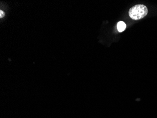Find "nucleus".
I'll use <instances>...</instances> for the list:
<instances>
[{
	"label": "nucleus",
	"instance_id": "obj_1",
	"mask_svg": "<svg viewBox=\"0 0 157 118\" xmlns=\"http://www.w3.org/2000/svg\"><path fill=\"white\" fill-rule=\"evenodd\" d=\"M148 9L146 6L138 5L134 6L129 11V16L134 20H141L148 14Z\"/></svg>",
	"mask_w": 157,
	"mask_h": 118
},
{
	"label": "nucleus",
	"instance_id": "obj_3",
	"mask_svg": "<svg viewBox=\"0 0 157 118\" xmlns=\"http://www.w3.org/2000/svg\"><path fill=\"white\" fill-rule=\"evenodd\" d=\"M4 12H3L1 10V11H0V17H1V18H2V17L4 16Z\"/></svg>",
	"mask_w": 157,
	"mask_h": 118
},
{
	"label": "nucleus",
	"instance_id": "obj_2",
	"mask_svg": "<svg viewBox=\"0 0 157 118\" xmlns=\"http://www.w3.org/2000/svg\"><path fill=\"white\" fill-rule=\"evenodd\" d=\"M126 28V24L123 21H120L117 24V29L119 32H122Z\"/></svg>",
	"mask_w": 157,
	"mask_h": 118
}]
</instances>
